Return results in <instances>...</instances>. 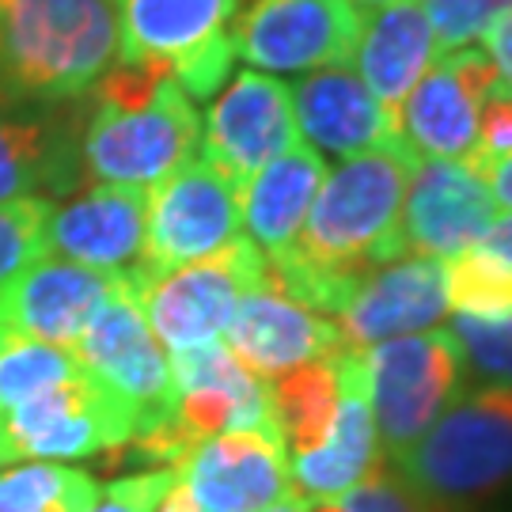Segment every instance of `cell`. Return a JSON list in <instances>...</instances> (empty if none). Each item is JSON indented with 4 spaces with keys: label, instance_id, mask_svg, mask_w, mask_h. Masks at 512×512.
Instances as JSON below:
<instances>
[{
    "label": "cell",
    "instance_id": "cell-1",
    "mask_svg": "<svg viewBox=\"0 0 512 512\" xmlns=\"http://www.w3.org/2000/svg\"><path fill=\"white\" fill-rule=\"evenodd\" d=\"M414 167L418 156L403 133L346 156L323 179L296 243L270 258L277 281L308 308L338 315L361 277L403 258L399 217Z\"/></svg>",
    "mask_w": 512,
    "mask_h": 512
},
{
    "label": "cell",
    "instance_id": "cell-2",
    "mask_svg": "<svg viewBox=\"0 0 512 512\" xmlns=\"http://www.w3.org/2000/svg\"><path fill=\"white\" fill-rule=\"evenodd\" d=\"M118 54L114 0H0V114L73 107Z\"/></svg>",
    "mask_w": 512,
    "mask_h": 512
},
{
    "label": "cell",
    "instance_id": "cell-3",
    "mask_svg": "<svg viewBox=\"0 0 512 512\" xmlns=\"http://www.w3.org/2000/svg\"><path fill=\"white\" fill-rule=\"evenodd\" d=\"M433 512H512V387L478 384L387 459Z\"/></svg>",
    "mask_w": 512,
    "mask_h": 512
},
{
    "label": "cell",
    "instance_id": "cell-4",
    "mask_svg": "<svg viewBox=\"0 0 512 512\" xmlns=\"http://www.w3.org/2000/svg\"><path fill=\"white\" fill-rule=\"evenodd\" d=\"M361 357L380 452L384 459H399L459 399L467 376L463 349L452 330L433 327L361 349Z\"/></svg>",
    "mask_w": 512,
    "mask_h": 512
},
{
    "label": "cell",
    "instance_id": "cell-5",
    "mask_svg": "<svg viewBox=\"0 0 512 512\" xmlns=\"http://www.w3.org/2000/svg\"><path fill=\"white\" fill-rule=\"evenodd\" d=\"M266 274L270 258L247 236H236L213 255L175 266L167 274H141L137 266L129 270L148 327L171 353L217 342L232 323L239 300L255 293Z\"/></svg>",
    "mask_w": 512,
    "mask_h": 512
},
{
    "label": "cell",
    "instance_id": "cell-6",
    "mask_svg": "<svg viewBox=\"0 0 512 512\" xmlns=\"http://www.w3.org/2000/svg\"><path fill=\"white\" fill-rule=\"evenodd\" d=\"M202 148V114L171 80L148 107H84L80 167L95 183L156 186Z\"/></svg>",
    "mask_w": 512,
    "mask_h": 512
},
{
    "label": "cell",
    "instance_id": "cell-7",
    "mask_svg": "<svg viewBox=\"0 0 512 512\" xmlns=\"http://www.w3.org/2000/svg\"><path fill=\"white\" fill-rule=\"evenodd\" d=\"M137 437V418L122 399L92 380L84 368L65 384L42 391L35 399L4 414V459H73L114 456Z\"/></svg>",
    "mask_w": 512,
    "mask_h": 512
},
{
    "label": "cell",
    "instance_id": "cell-8",
    "mask_svg": "<svg viewBox=\"0 0 512 512\" xmlns=\"http://www.w3.org/2000/svg\"><path fill=\"white\" fill-rule=\"evenodd\" d=\"M73 353L92 380H99L114 399H122L133 410L137 437L171 421V410H175L171 361L137 304L133 277L122 293L110 296L95 311L88 330L76 338Z\"/></svg>",
    "mask_w": 512,
    "mask_h": 512
},
{
    "label": "cell",
    "instance_id": "cell-9",
    "mask_svg": "<svg viewBox=\"0 0 512 512\" xmlns=\"http://www.w3.org/2000/svg\"><path fill=\"white\" fill-rule=\"evenodd\" d=\"M243 228L239 190L205 156L186 160L179 171L148 190V232L141 274H167L198 262L232 243Z\"/></svg>",
    "mask_w": 512,
    "mask_h": 512
},
{
    "label": "cell",
    "instance_id": "cell-10",
    "mask_svg": "<svg viewBox=\"0 0 512 512\" xmlns=\"http://www.w3.org/2000/svg\"><path fill=\"white\" fill-rule=\"evenodd\" d=\"M361 12L349 0H239L236 57L270 73L346 65L357 50Z\"/></svg>",
    "mask_w": 512,
    "mask_h": 512
},
{
    "label": "cell",
    "instance_id": "cell-11",
    "mask_svg": "<svg viewBox=\"0 0 512 512\" xmlns=\"http://www.w3.org/2000/svg\"><path fill=\"white\" fill-rule=\"evenodd\" d=\"M296 141L300 129L289 84L255 69L232 76L202 118V156L232 179L236 190Z\"/></svg>",
    "mask_w": 512,
    "mask_h": 512
},
{
    "label": "cell",
    "instance_id": "cell-12",
    "mask_svg": "<svg viewBox=\"0 0 512 512\" xmlns=\"http://www.w3.org/2000/svg\"><path fill=\"white\" fill-rule=\"evenodd\" d=\"M501 84L494 57L482 46H459L433 61L403 103V141L425 160H471L478 110Z\"/></svg>",
    "mask_w": 512,
    "mask_h": 512
},
{
    "label": "cell",
    "instance_id": "cell-13",
    "mask_svg": "<svg viewBox=\"0 0 512 512\" xmlns=\"http://www.w3.org/2000/svg\"><path fill=\"white\" fill-rule=\"evenodd\" d=\"M494 220V194L467 160H418L399 217L403 255L437 262L463 255L482 247Z\"/></svg>",
    "mask_w": 512,
    "mask_h": 512
},
{
    "label": "cell",
    "instance_id": "cell-14",
    "mask_svg": "<svg viewBox=\"0 0 512 512\" xmlns=\"http://www.w3.org/2000/svg\"><path fill=\"white\" fill-rule=\"evenodd\" d=\"M171 384H175L171 421L183 429L190 444L236 429H274L270 384L247 372L224 342L175 349Z\"/></svg>",
    "mask_w": 512,
    "mask_h": 512
},
{
    "label": "cell",
    "instance_id": "cell-15",
    "mask_svg": "<svg viewBox=\"0 0 512 512\" xmlns=\"http://www.w3.org/2000/svg\"><path fill=\"white\" fill-rule=\"evenodd\" d=\"M202 512H262L293 494L289 452L274 429H236L202 440L175 467Z\"/></svg>",
    "mask_w": 512,
    "mask_h": 512
},
{
    "label": "cell",
    "instance_id": "cell-16",
    "mask_svg": "<svg viewBox=\"0 0 512 512\" xmlns=\"http://www.w3.org/2000/svg\"><path fill=\"white\" fill-rule=\"evenodd\" d=\"M224 346L236 353L247 372L258 380H274L296 365H308L315 357H330L342 346V334L323 311L296 300L274 270L255 293L239 300L232 323L224 330Z\"/></svg>",
    "mask_w": 512,
    "mask_h": 512
},
{
    "label": "cell",
    "instance_id": "cell-17",
    "mask_svg": "<svg viewBox=\"0 0 512 512\" xmlns=\"http://www.w3.org/2000/svg\"><path fill=\"white\" fill-rule=\"evenodd\" d=\"M129 285V270H92L65 258H38L0 293V323L73 349L95 311Z\"/></svg>",
    "mask_w": 512,
    "mask_h": 512
},
{
    "label": "cell",
    "instance_id": "cell-18",
    "mask_svg": "<svg viewBox=\"0 0 512 512\" xmlns=\"http://www.w3.org/2000/svg\"><path fill=\"white\" fill-rule=\"evenodd\" d=\"M448 311L444 274L437 258H391L380 270L365 274L346 304L338 308V334L346 349H372L391 338L440 327Z\"/></svg>",
    "mask_w": 512,
    "mask_h": 512
},
{
    "label": "cell",
    "instance_id": "cell-19",
    "mask_svg": "<svg viewBox=\"0 0 512 512\" xmlns=\"http://www.w3.org/2000/svg\"><path fill=\"white\" fill-rule=\"evenodd\" d=\"M384 463L376 418L368 403L365 357L357 349L338 353V410L319 448L289 459V482L300 501H338L361 486Z\"/></svg>",
    "mask_w": 512,
    "mask_h": 512
},
{
    "label": "cell",
    "instance_id": "cell-20",
    "mask_svg": "<svg viewBox=\"0 0 512 512\" xmlns=\"http://www.w3.org/2000/svg\"><path fill=\"white\" fill-rule=\"evenodd\" d=\"M148 190L145 186L95 183L54 205L46 247L65 262L92 270H133L145 255Z\"/></svg>",
    "mask_w": 512,
    "mask_h": 512
},
{
    "label": "cell",
    "instance_id": "cell-21",
    "mask_svg": "<svg viewBox=\"0 0 512 512\" xmlns=\"http://www.w3.org/2000/svg\"><path fill=\"white\" fill-rule=\"evenodd\" d=\"M296 129L319 156H357L399 137V118L372 95L361 73L349 65H323L296 80L293 88Z\"/></svg>",
    "mask_w": 512,
    "mask_h": 512
},
{
    "label": "cell",
    "instance_id": "cell-22",
    "mask_svg": "<svg viewBox=\"0 0 512 512\" xmlns=\"http://www.w3.org/2000/svg\"><path fill=\"white\" fill-rule=\"evenodd\" d=\"M80 118L84 110L0 114V205L31 198L35 190L69 194L80 167Z\"/></svg>",
    "mask_w": 512,
    "mask_h": 512
},
{
    "label": "cell",
    "instance_id": "cell-23",
    "mask_svg": "<svg viewBox=\"0 0 512 512\" xmlns=\"http://www.w3.org/2000/svg\"><path fill=\"white\" fill-rule=\"evenodd\" d=\"M353 57H357L361 80L403 126L406 95L414 92V84L440 57L437 35L429 27L421 0H399V4L380 8V12H368L361 19Z\"/></svg>",
    "mask_w": 512,
    "mask_h": 512
},
{
    "label": "cell",
    "instance_id": "cell-24",
    "mask_svg": "<svg viewBox=\"0 0 512 512\" xmlns=\"http://www.w3.org/2000/svg\"><path fill=\"white\" fill-rule=\"evenodd\" d=\"M323 179H327L323 156L308 141H296L239 186V209L251 232L247 239L262 255L281 258L293 247Z\"/></svg>",
    "mask_w": 512,
    "mask_h": 512
},
{
    "label": "cell",
    "instance_id": "cell-25",
    "mask_svg": "<svg viewBox=\"0 0 512 512\" xmlns=\"http://www.w3.org/2000/svg\"><path fill=\"white\" fill-rule=\"evenodd\" d=\"M239 0H122V61L167 65L232 35Z\"/></svg>",
    "mask_w": 512,
    "mask_h": 512
},
{
    "label": "cell",
    "instance_id": "cell-26",
    "mask_svg": "<svg viewBox=\"0 0 512 512\" xmlns=\"http://www.w3.org/2000/svg\"><path fill=\"white\" fill-rule=\"evenodd\" d=\"M342 353V349H338ZM338 353L315 357L270 380L274 429L289 459L319 448L338 410Z\"/></svg>",
    "mask_w": 512,
    "mask_h": 512
},
{
    "label": "cell",
    "instance_id": "cell-27",
    "mask_svg": "<svg viewBox=\"0 0 512 512\" xmlns=\"http://www.w3.org/2000/svg\"><path fill=\"white\" fill-rule=\"evenodd\" d=\"M99 478L65 463L0 467V512H88L99 497Z\"/></svg>",
    "mask_w": 512,
    "mask_h": 512
},
{
    "label": "cell",
    "instance_id": "cell-28",
    "mask_svg": "<svg viewBox=\"0 0 512 512\" xmlns=\"http://www.w3.org/2000/svg\"><path fill=\"white\" fill-rule=\"evenodd\" d=\"M76 372H80V361L73 349L42 342L0 323V414L65 384Z\"/></svg>",
    "mask_w": 512,
    "mask_h": 512
},
{
    "label": "cell",
    "instance_id": "cell-29",
    "mask_svg": "<svg viewBox=\"0 0 512 512\" xmlns=\"http://www.w3.org/2000/svg\"><path fill=\"white\" fill-rule=\"evenodd\" d=\"M444 300L463 319H505L512 315V266L490 255L486 247H471L463 255L440 262Z\"/></svg>",
    "mask_w": 512,
    "mask_h": 512
},
{
    "label": "cell",
    "instance_id": "cell-30",
    "mask_svg": "<svg viewBox=\"0 0 512 512\" xmlns=\"http://www.w3.org/2000/svg\"><path fill=\"white\" fill-rule=\"evenodd\" d=\"M50 213H54V202L38 194L0 205V293L23 270H31L38 258H46Z\"/></svg>",
    "mask_w": 512,
    "mask_h": 512
},
{
    "label": "cell",
    "instance_id": "cell-31",
    "mask_svg": "<svg viewBox=\"0 0 512 512\" xmlns=\"http://www.w3.org/2000/svg\"><path fill=\"white\" fill-rule=\"evenodd\" d=\"M463 361L482 384L512 387V315L505 319H463L456 315L452 323Z\"/></svg>",
    "mask_w": 512,
    "mask_h": 512
},
{
    "label": "cell",
    "instance_id": "cell-32",
    "mask_svg": "<svg viewBox=\"0 0 512 512\" xmlns=\"http://www.w3.org/2000/svg\"><path fill=\"white\" fill-rule=\"evenodd\" d=\"M421 8L437 35L440 54H448L486 38L497 19L512 12V0H421Z\"/></svg>",
    "mask_w": 512,
    "mask_h": 512
},
{
    "label": "cell",
    "instance_id": "cell-33",
    "mask_svg": "<svg viewBox=\"0 0 512 512\" xmlns=\"http://www.w3.org/2000/svg\"><path fill=\"white\" fill-rule=\"evenodd\" d=\"M342 501H346L349 512H433V505L387 459L361 486H353Z\"/></svg>",
    "mask_w": 512,
    "mask_h": 512
},
{
    "label": "cell",
    "instance_id": "cell-34",
    "mask_svg": "<svg viewBox=\"0 0 512 512\" xmlns=\"http://www.w3.org/2000/svg\"><path fill=\"white\" fill-rule=\"evenodd\" d=\"M175 482L171 467H152V471H133L126 478H114L107 482L95 505L88 512H156L164 494Z\"/></svg>",
    "mask_w": 512,
    "mask_h": 512
},
{
    "label": "cell",
    "instance_id": "cell-35",
    "mask_svg": "<svg viewBox=\"0 0 512 512\" xmlns=\"http://www.w3.org/2000/svg\"><path fill=\"white\" fill-rule=\"evenodd\" d=\"M512 156V88L497 84L494 92L486 95V103L478 110V141H475V156L467 164L486 167V164H501Z\"/></svg>",
    "mask_w": 512,
    "mask_h": 512
},
{
    "label": "cell",
    "instance_id": "cell-36",
    "mask_svg": "<svg viewBox=\"0 0 512 512\" xmlns=\"http://www.w3.org/2000/svg\"><path fill=\"white\" fill-rule=\"evenodd\" d=\"M486 54L494 57L501 84L512 88V12H505V16L486 31Z\"/></svg>",
    "mask_w": 512,
    "mask_h": 512
},
{
    "label": "cell",
    "instance_id": "cell-37",
    "mask_svg": "<svg viewBox=\"0 0 512 512\" xmlns=\"http://www.w3.org/2000/svg\"><path fill=\"white\" fill-rule=\"evenodd\" d=\"M478 175H482V179H486V186H490L497 209H509V213H512V156H509V160H501V164L478 167Z\"/></svg>",
    "mask_w": 512,
    "mask_h": 512
},
{
    "label": "cell",
    "instance_id": "cell-38",
    "mask_svg": "<svg viewBox=\"0 0 512 512\" xmlns=\"http://www.w3.org/2000/svg\"><path fill=\"white\" fill-rule=\"evenodd\" d=\"M482 247H486L490 255L505 258V262L512 266V213L494 220V228H490V236L482 239Z\"/></svg>",
    "mask_w": 512,
    "mask_h": 512
},
{
    "label": "cell",
    "instance_id": "cell-39",
    "mask_svg": "<svg viewBox=\"0 0 512 512\" xmlns=\"http://www.w3.org/2000/svg\"><path fill=\"white\" fill-rule=\"evenodd\" d=\"M300 512H349L346 501H300Z\"/></svg>",
    "mask_w": 512,
    "mask_h": 512
},
{
    "label": "cell",
    "instance_id": "cell-40",
    "mask_svg": "<svg viewBox=\"0 0 512 512\" xmlns=\"http://www.w3.org/2000/svg\"><path fill=\"white\" fill-rule=\"evenodd\" d=\"M361 16H368V12H380V8H387V4H399V0H349Z\"/></svg>",
    "mask_w": 512,
    "mask_h": 512
},
{
    "label": "cell",
    "instance_id": "cell-41",
    "mask_svg": "<svg viewBox=\"0 0 512 512\" xmlns=\"http://www.w3.org/2000/svg\"><path fill=\"white\" fill-rule=\"evenodd\" d=\"M262 512H300V497L289 494L285 501H277V505H270V509H262Z\"/></svg>",
    "mask_w": 512,
    "mask_h": 512
},
{
    "label": "cell",
    "instance_id": "cell-42",
    "mask_svg": "<svg viewBox=\"0 0 512 512\" xmlns=\"http://www.w3.org/2000/svg\"><path fill=\"white\" fill-rule=\"evenodd\" d=\"M8 459H4V414H0V467H4Z\"/></svg>",
    "mask_w": 512,
    "mask_h": 512
}]
</instances>
